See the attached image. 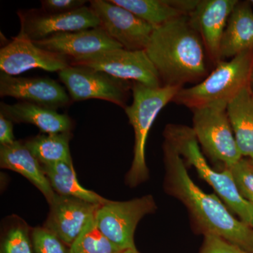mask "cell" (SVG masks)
<instances>
[{
	"mask_svg": "<svg viewBox=\"0 0 253 253\" xmlns=\"http://www.w3.org/2000/svg\"><path fill=\"white\" fill-rule=\"evenodd\" d=\"M163 149L166 189L184 204L204 235L219 236L253 253V228L234 217L217 196L206 194L195 184L172 144L165 140Z\"/></svg>",
	"mask_w": 253,
	"mask_h": 253,
	"instance_id": "obj_1",
	"label": "cell"
},
{
	"mask_svg": "<svg viewBox=\"0 0 253 253\" xmlns=\"http://www.w3.org/2000/svg\"><path fill=\"white\" fill-rule=\"evenodd\" d=\"M145 51L163 86L183 88L197 84L209 74L204 43L188 16L155 28Z\"/></svg>",
	"mask_w": 253,
	"mask_h": 253,
	"instance_id": "obj_2",
	"label": "cell"
},
{
	"mask_svg": "<svg viewBox=\"0 0 253 253\" xmlns=\"http://www.w3.org/2000/svg\"><path fill=\"white\" fill-rule=\"evenodd\" d=\"M165 140L175 148L186 164L193 166L199 175L210 184L218 196L235 213L241 220L253 228V206L240 194L232 174L227 168L221 172L208 165L201 151L192 127L181 125L169 124L166 126Z\"/></svg>",
	"mask_w": 253,
	"mask_h": 253,
	"instance_id": "obj_3",
	"label": "cell"
},
{
	"mask_svg": "<svg viewBox=\"0 0 253 253\" xmlns=\"http://www.w3.org/2000/svg\"><path fill=\"white\" fill-rule=\"evenodd\" d=\"M181 89L169 86L150 87L141 83H132V103L125 109L134 131L132 163L126 176V184L131 187L149 178L145 151L150 129L159 113L172 102Z\"/></svg>",
	"mask_w": 253,
	"mask_h": 253,
	"instance_id": "obj_4",
	"label": "cell"
},
{
	"mask_svg": "<svg viewBox=\"0 0 253 253\" xmlns=\"http://www.w3.org/2000/svg\"><path fill=\"white\" fill-rule=\"evenodd\" d=\"M253 64V50L221 61L202 81L190 87L181 88L172 102L191 111L216 103L228 104L249 85Z\"/></svg>",
	"mask_w": 253,
	"mask_h": 253,
	"instance_id": "obj_5",
	"label": "cell"
},
{
	"mask_svg": "<svg viewBox=\"0 0 253 253\" xmlns=\"http://www.w3.org/2000/svg\"><path fill=\"white\" fill-rule=\"evenodd\" d=\"M226 103H216L192 110L195 135L213 161L229 167L243 158L226 112Z\"/></svg>",
	"mask_w": 253,
	"mask_h": 253,
	"instance_id": "obj_6",
	"label": "cell"
},
{
	"mask_svg": "<svg viewBox=\"0 0 253 253\" xmlns=\"http://www.w3.org/2000/svg\"><path fill=\"white\" fill-rule=\"evenodd\" d=\"M156 204L151 195L127 201L108 200L95 215L96 225L120 251L134 249V232L146 214L155 212Z\"/></svg>",
	"mask_w": 253,
	"mask_h": 253,
	"instance_id": "obj_7",
	"label": "cell"
},
{
	"mask_svg": "<svg viewBox=\"0 0 253 253\" xmlns=\"http://www.w3.org/2000/svg\"><path fill=\"white\" fill-rule=\"evenodd\" d=\"M71 66H84L107 73L118 79L141 83L150 87L162 86L159 75L145 50L120 48L71 61Z\"/></svg>",
	"mask_w": 253,
	"mask_h": 253,
	"instance_id": "obj_8",
	"label": "cell"
},
{
	"mask_svg": "<svg viewBox=\"0 0 253 253\" xmlns=\"http://www.w3.org/2000/svg\"><path fill=\"white\" fill-rule=\"evenodd\" d=\"M59 76L73 101L105 100L124 109L132 86L129 81L84 66L70 65L59 71Z\"/></svg>",
	"mask_w": 253,
	"mask_h": 253,
	"instance_id": "obj_9",
	"label": "cell"
},
{
	"mask_svg": "<svg viewBox=\"0 0 253 253\" xmlns=\"http://www.w3.org/2000/svg\"><path fill=\"white\" fill-rule=\"evenodd\" d=\"M18 16L20 33L32 41H43L58 33H71L96 28L101 26L99 18L90 6L62 13L51 14L41 9L21 10Z\"/></svg>",
	"mask_w": 253,
	"mask_h": 253,
	"instance_id": "obj_10",
	"label": "cell"
},
{
	"mask_svg": "<svg viewBox=\"0 0 253 253\" xmlns=\"http://www.w3.org/2000/svg\"><path fill=\"white\" fill-rule=\"evenodd\" d=\"M89 2L100 26L123 48L131 51L146 49L155 29L152 26L110 0Z\"/></svg>",
	"mask_w": 253,
	"mask_h": 253,
	"instance_id": "obj_11",
	"label": "cell"
},
{
	"mask_svg": "<svg viewBox=\"0 0 253 253\" xmlns=\"http://www.w3.org/2000/svg\"><path fill=\"white\" fill-rule=\"evenodd\" d=\"M68 60L67 56L40 47L21 33L0 49V70L10 76L34 68L59 72L70 66Z\"/></svg>",
	"mask_w": 253,
	"mask_h": 253,
	"instance_id": "obj_12",
	"label": "cell"
},
{
	"mask_svg": "<svg viewBox=\"0 0 253 253\" xmlns=\"http://www.w3.org/2000/svg\"><path fill=\"white\" fill-rule=\"evenodd\" d=\"M101 205L56 194L49 204V213L43 227L70 248L86 224L94 219Z\"/></svg>",
	"mask_w": 253,
	"mask_h": 253,
	"instance_id": "obj_13",
	"label": "cell"
},
{
	"mask_svg": "<svg viewBox=\"0 0 253 253\" xmlns=\"http://www.w3.org/2000/svg\"><path fill=\"white\" fill-rule=\"evenodd\" d=\"M238 0H199L189 17L199 33L208 59L214 65L220 62L221 40L229 16Z\"/></svg>",
	"mask_w": 253,
	"mask_h": 253,
	"instance_id": "obj_14",
	"label": "cell"
},
{
	"mask_svg": "<svg viewBox=\"0 0 253 253\" xmlns=\"http://www.w3.org/2000/svg\"><path fill=\"white\" fill-rule=\"evenodd\" d=\"M0 95L57 110L70 104L69 97L59 83L49 78H23L1 73Z\"/></svg>",
	"mask_w": 253,
	"mask_h": 253,
	"instance_id": "obj_15",
	"label": "cell"
},
{
	"mask_svg": "<svg viewBox=\"0 0 253 253\" xmlns=\"http://www.w3.org/2000/svg\"><path fill=\"white\" fill-rule=\"evenodd\" d=\"M34 42L42 49L67 56L71 61L123 48L101 26L83 31L58 33Z\"/></svg>",
	"mask_w": 253,
	"mask_h": 253,
	"instance_id": "obj_16",
	"label": "cell"
},
{
	"mask_svg": "<svg viewBox=\"0 0 253 253\" xmlns=\"http://www.w3.org/2000/svg\"><path fill=\"white\" fill-rule=\"evenodd\" d=\"M0 166L26 177L41 191L49 204L54 200L56 193L44 174L42 166L25 143L15 141L13 144L0 146Z\"/></svg>",
	"mask_w": 253,
	"mask_h": 253,
	"instance_id": "obj_17",
	"label": "cell"
},
{
	"mask_svg": "<svg viewBox=\"0 0 253 253\" xmlns=\"http://www.w3.org/2000/svg\"><path fill=\"white\" fill-rule=\"evenodd\" d=\"M250 1L237 3L228 20L220 48L221 61L253 50V10Z\"/></svg>",
	"mask_w": 253,
	"mask_h": 253,
	"instance_id": "obj_18",
	"label": "cell"
},
{
	"mask_svg": "<svg viewBox=\"0 0 253 253\" xmlns=\"http://www.w3.org/2000/svg\"><path fill=\"white\" fill-rule=\"evenodd\" d=\"M0 113L13 122L33 125L45 134L71 132L73 127L72 120L67 115L25 101L14 104L1 103Z\"/></svg>",
	"mask_w": 253,
	"mask_h": 253,
	"instance_id": "obj_19",
	"label": "cell"
},
{
	"mask_svg": "<svg viewBox=\"0 0 253 253\" xmlns=\"http://www.w3.org/2000/svg\"><path fill=\"white\" fill-rule=\"evenodd\" d=\"M226 112L240 152L253 158V94L249 85L228 103Z\"/></svg>",
	"mask_w": 253,
	"mask_h": 253,
	"instance_id": "obj_20",
	"label": "cell"
},
{
	"mask_svg": "<svg viewBox=\"0 0 253 253\" xmlns=\"http://www.w3.org/2000/svg\"><path fill=\"white\" fill-rule=\"evenodd\" d=\"M51 187L56 194L77 198L87 202L103 204L108 201L94 191L82 186L73 164L56 163L42 165Z\"/></svg>",
	"mask_w": 253,
	"mask_h": 253,
	"instance_id": "obj_21",
	"label": "cell"
},
{
	"mask_svg": "<svg viewBox=\"0 0 253 253\" xmlns=\"http://www.w3.org/2000/svg\"><path fill=\"white\" fill-rule=\"evenodd\" d=\"M71 132L40 134L25 142L42 165L56 163L73 164L70 151Z\"/></svg>",
	"mask_w": 253,
	"mask_h": 253,
	"instance_id": "obj_22",
	"label": "cell"
},
{
	"mask_svg": "<svg viewBox=\"0 0 253 253\" xmlns=\"http://www.w3.org/2000/svg\"><path fill=\"white\" fill-rule=\"evenodd\" d=\"M125 8L154 28L185 15L173 7L169 0H110Z\"/></svg>",
	"mask_w": 253,
	"mask_h": 253,
	"instance_id": "obj_23",
	"label": "cell"
},
{
	"mask_svg": "<svg viewBox=\"0 0 253 253\" xmlns=\"http://www.w3.org/2000/svg\"><path fill=\"white\" fill-rule=\"evenodd\" d=\"M100 231L95 217L91 219L69 248V253H121Z\"/></svg>",
	"mask_w": 253,
	"mask_h": 253,
	"instance_id": "obj_24",
	"label": "cell"
},
{
	"mask_svg": "<svg viewBox=\"0 0 253 253\" xmlns=\"http://www.w3.org/2000/svg\"><path fill=\"white\" fill-rule=\"evenodd\" d=\"M0 253H34L31 236L26 224L11 226L5 234Z\"/></svg>",
	"mask_w": 253,
	"mask_h": 253,
	"instance_id": "obj_25",
	"label": "cell"
},
{
	"mask_svg": "<svg viewBox=\"0 0 253 253\" xmlns=\"http://www.w3.org/2000/svg\"><path fill=\"white\" fill-rule=\"evenodd\" d=\"M227 168L232 174L240 194L253 206V163L251 158L243 157Z\"/></svg>",
	"mask_w": 253,
	"mask_h": 253,
	"instance_id": "obj_26",
	"label": "cell"
},
{
	"mask_svg": "<svg viewBox=\"0 0 253 253\" xmlns=\"http://www.w3.org/2000/svg\"><path fill=\"white\" fill-rule=\"evenodd\" d=\"M31 239L34 253H69L67 246L46 228L33 229Z\"/></svg>",
	"mask_w": 253,
	"mask_h": 253,
	"instance_id": "obj_27",
	"label": "cell"
},
{
	"mask_svg": "<svg viewBox=\"0 0 253 253\" xmlns=\"http://www.w3.org/2000/svg\"><path fill=\"white\" fill-rule=\"evenodd\" d=\"M204 236L199 253H251L219 236L210 234Z\"/></svg>",
	"mask_w": 253,
	"mask_h": 253,
	"instance_id": "obj_28",
	"label": "cell"
},
{
	"mask_svg": "<svg viewBox=\"0 0 253 253\" xmlns=\"http://www.w3.org/2000/svg\"><path fill=\"white\" fill-rule=\"evenodd\" d=\"M86 2L85 0H43L41 9L46 13L62 14L83 7Z\"/></svg>",
	"mask_w": 253,
	"mask_h": 253,
	"instance_id": "obj_29",
	"label": "cell"
},
{
	"mask_svg": "<svg viewBox=\"0 0 253 253\" xmlns=\"http://www.w3.org/2000/svg\"><path fill=\"white\" fill-rule=\"evenodd\" d=\"M13 121L0 113V146H6L14 142Z\"/></svg>",
	"mask_w": 253,
	"mask_h": 253,
	"instance_id": "obj_30",
	"label": "cell"
},
{
	"mask_svg": "<svg viewBox=\"0 0 253 253\" xmlns=\"http://www.w3.org/2000/svg\"><path fill=\"white\" fill-rule=\"evenodd\" d=\"M249 86L250 89L253 94V64L252 68H251V74H250Z\"/></svg>",
	"mask_w": 253,
	"mask_h": 253,
	"instance_id": "obj_31",
	"label": "cell"
},
{
	"mask_svg": "<svg viewBox=\"0 0 253 253\" xmlns=\"http://www.w3.org/2000/svg\"><path fill=\"white\" fill-rule=\"evenodd\" d=\"M121 253H139V252L136 250V248H134V249L125 250Z\"/></svg>",
	"mask_w": 253,
	"mask_h": 253,
	"instance_id": "obj_32",
	"label": "cell"
},
{
	"mask_svg": "<svg viewBox=\"0 0 253 253\" xmlns=\"http://www.w3.org/2000/svg\"><path fill=\"white\" fill-rule=\"evenodd\" d=\"M250 3H251V4H253V0H251V1H249Z\"/></svg>",
	"mask_w": 253,
	"mask_h": 253,
	"instance_id": "obj_33",
	"label": "cell"
},
{
	"mask_svg": "<svg viewBox=\"0 0 253 253\" xmlns=\"http://www.w3.org/2000/svg\"><path fill=\"white\" fill-rule=\"evenodd\" d=\"M251 161H252L253 163V158H251Z\"/></svg>",
	"mask_w": 253,
	"mask_h": 253,
	"instance_id": "obj_34",
	"label": "cell"
}]
</instances>
